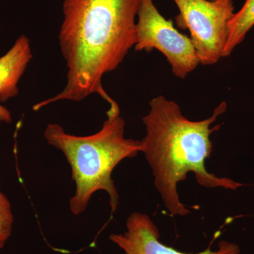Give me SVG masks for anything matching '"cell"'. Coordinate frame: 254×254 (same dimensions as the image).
Segmentation results:
<instances>
[{
	"instance_id": "8fae6325",
	"label": "cell",
	"mask_w": 254,
	"mask_h": 254,
	"mask_svg": "<svg viewBox=\"0 0 254 254\" xmlns=\"http://www.w3.org/2000/svg\"><path fill=\"white\" fill-rule=\"evenodd\" d=\"M208 1H217V0H208Z\"/></svg>"
},
{
	"instance_id": "3957f363",
	"label": "cell",
	"mask_w": 254,
	"mask_h": 254,
	"mask_svg": "<svg viewBox=\"0 0 254 254\" xmlns=\"http://www.w3.org/2000/svg\"><path fill=\"white\" fill-rule=\"evenodd\" d=\"M99 131L89 136H76L58 124H49L44 132L48 144L63 152L71 170L76 191L69 200L71 213L79 215L86 210L92 196L99 190L109 195L112 213L120 203V195L112 174L119 163L142 152L139 140L125 138V122L120 109L107 111Z\"/></svg>"
},
{
	"instance_id": "5b68a950",
	"label": "cell",
	"mask_w": 254,
	"mask_h": 254,
	"mask_svg": "<svg viewBox=\"0 0 254 254\" xmlns=\"http://www.w3.org/2000/svg\"><path fill=\"white\" fill-rule=\"evenodd\" d=\"M134 49L148 53L158 50L167 58L174 74L181 79L200 64L190 37L160 14L153 0H142L137 14Z\"/></svg>"
},
{
	"instance_id": "ba28073f",
	"label": "cell",
	"mask_w": 254,
	"mask_h": 254,
	"mask_svg": "<svg viewBox=\"0 0 254 254\" xmlns=\"http://www.w3.org/2000/svg\"><path fill=\"white\" fill-rule=\"evenodd\" d=\"M254 26V0H246L242 9L235 13L229 23V35L223 58L230 56L237 46L245 40Z\"/></svg>"
},
{
	"instance_id": "52a82bcc",
	"label": "cell",
	"mask_w": 254,
	"mask_h": 254,
	"mask_svg": "<svg viewBox=\"0 0 254 254\" xmlns=\"http://www.w3.org/2000/svg\"><path fill=\"white\" fill-rule=\"evenodd\" d=\"M33 58L31 42L26 35L18 37L6 54L0 58V103L18 95V85Z\"/></svg>"
},
{
	"instance_id": "30bf717a",
	"label": "cell",
	"mask_w": 254,
	"mask_h": 254,
	"mask_svg": "<svg viewBox=\"0 0 254 254\" xmlns=\"http://www.w3.org/2000/svg\"><path fill=\"white\" fill-rule=\"evenodd\" d=\"M11 120H12V117L9 110L0 104V124L3 123L9 124L11 123Z\"/></svg>"
},
{
	"instance_id": "7a4b0ae2",
	"label": "cell",
	"mask_w": 254,
	"mask_h": 254,
	"mask_svg": "<svg viewBox=\"0 0 254 254\" xmlns=\"http://www.w3.org/2000/svg\"><path fill=\"white\" fill-rule=\"evenodd\" d=\"M149 105V113L142 119L145 127L142 153L152 169L155 188L172 216L190 213L177 190V185L186 180L189 173H194L198 183L206 188L235 190L243 186L208 173L205 167L213 150L210 135L220 127L210 126L226 111L225 102L214 110L211 117L196 122L185 118L178 104L163 95L150 100Z\"/></svg>"
},
{
	"instance_id": "9c48e42d",
	"label": "cell",
	"mask_w": 254,
	"mask_h": 254,
	"mask_svg": "<svg viewBox=\"0 0 254 254\" xmlns=\"http://www.w3.org/2000/svg\"><path fill=\"white\" fill-rule=\"evenodd\" d=\"M14 215L7 197L0 191V250L4 248L11 237Z\"/></svg>"
},
{
	"instance_id": "8992f818",
	"label": "cell",
	"mask_w": 254,
	"mask_h": 254,
	"mask_svg": "<svg viewBox=\"0 0 254 254\" xmlns=\"http://www.w3.org/2000/svg\"><path fill=\"white\" fill-rule=\"evenodd\" d=\"M127 230L123 233L112 234L110 240L125 254H240L237 244L222 240L216 251L207 249L198 254H185L167 247L159 240L158 227L151 218L144 213L135 212L126 222Z\"/></svg>"
},
{
	"instance_id": "6da1fadb",
	"label": "cell",
	"mask_w": 254,
	"mask_h": 254,
	"mask_svg": "<svg viewBox=\"0 0 254 254\" xmlns=\"http://www.w3.org/2000/svg\"><path fill=\"white\" fill-rule=\"evenodd\" d=\"M142 0H64L59 32L66 83L56 95L33 105L34 111L63 101L80 102L98 94L110 108L119 105L103 88L106 73L120 66L136 41Z\"/></svg>"
},
{
	"instance_id": "277c9868",
	"label": "cell",
	"mask_w": 254,
	"mask_h": 254,
	"mask_svg": "<svg viewBox=\"0 0 254 254\" xmlns=\"http://www.w3.org/2000/svg\"><path fill=\"white\" fill-rule=\"evenodd\" d=\"M180 13L177 27L190 32L200 64L212 65L223 58L234 14L232 0H174Z\"/></svg>"
}]
</instances>
